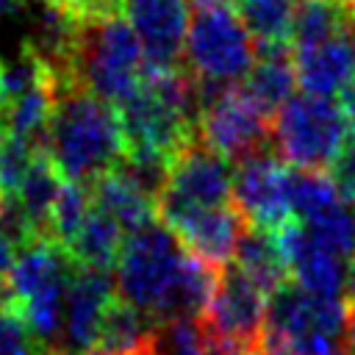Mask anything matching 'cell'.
<instances>
[{
  "instance_id": "cell-1",
  "label": "cell",
  "mask_w": 355,
  "mask_h": 355,
  "mask_svg": "<svg viewBox=\"0 0 355 355\" xmlns=\"http://www.w3.org/2000/svg\"><path fill=\"white\" fill-rule=\"evenodd\" d=\"M42 150L61 180L92 186L125 158V133L116 105L100 100L72 78H55Z\"/></svg>"
},
{
  "instance_id": "cell-2",
  "label": "cell",
  "mask_w": 355,
  "mask_h": 355,
  "mask_svg": "<svg viewBox=\"0 0 355 355\" xmlns=\"http://www.w3.org/2000/svg\"><path fill=\"white\" fill-rule=\"evenodd\" d=\"M347 311L344 297H316L286 283L266 300L258 349L261 355H338Z\"/></svg>"
},
{
  "instance_id": "cell-3",
  "label": "cell",
  "mask_w": 355,
  "mask_h": 355,
  "mask_svg": "<svg viewBox=\"0 0 355 355\" xmlns=\"http://www.w3.org/2000/svg\"><path fill=\"white\" fill-rule=\"evenodd\" d=\"M72 78L111 105L130 100L144 78V55L122 11L78 19Z\"/></svg>"
},
{
  "instance_id": "cell-4",
  "label": "cell",
  "mask_w": 355,
  "mask_h": 355,
  "mask_svg": "<svg viewBox=\"0 0 355 355\" xmlns=\"http://www.w3.org/2000/svg\"><path fill=\"white\" fill-rule=\"evenodd\" d=\"M255 53L258 44L233 8L216 3L194 11L186 31L183 67L197 83V97L241 83L255 61Z\"/></svg>"
},
{
  "instance_id": "cell-5",
  "label": "cell",
  "mask_w": 355,
  "mask_h": 355,
  "mask_svg": "<svg viewBox=\"0 0 355 355\" xmlns=\"http://www.w3.org/2000/svg\"><path fill=\"white\" fill-rule=\"evenodd\" d=\"M183 258H186L183 244L158 219L125 233L114 266L116 269L114 288L119 300L136 308L139 313H144L155 324L161 319L166 294L180 272Z\"/></svg>"
},
{
  "instance_id": "cell-6",
  "label": "cell",
  "mask_w": 355,
  "mask_h": 355,
  "mask_svg": "<svg viewBox=\"0 0 355 355\" xmlns=\"http://www.w3.org/2000/svg\"><path fill=\"white\" fill-rule=\"evenodd\" d=\"M347 116L330 97L294 94L272 116V144L297 169H324L347 141Z\"/></svg>"
},
{
  "instance_id": "cell-7",
  "label": "cell",
  "mask_w": 355,
  "mask_h": 355,
  "mask_svg": "<svg viewBox=\"0 0 355 355\" xmlns=\"http://www.w3.org/2000/svg\"><path fill=\"white\" fill-rule=\"evenodd\" d=\"M230 197L233 164H227V158L208 150L205 144L194 141L169 161L164 189L155 197V216L161 225L172 227L194 211L230 205Z\"/></svg>"
},
{
  "instance_id": "cell-8",
  "label": "cell",
  "mask_w": 355,
  "mask_h": 355,
  "mask_svg": "<svg viewBox=\"0 0 355 355\" xmlns=\"http://www.w3.org/2000/svg\"><path fill=\"white\" fill-rule=\"evenodd\" d=\"M272 139V116L263 114L250 94L236 86H222L200 97L197 141L227 161H241L266 150Z\"/></svg>"
},
{
  "instance_id": "cell-9",
  "label": "cell",
  "mask_w": 355,
  "mask_h": 355,
  "mask_svg": "<svg viewBox=\"0 0 355 355\" xmlns=\"http://www.w3.org/2000/svg\"><path fill=\"white\" fill-rule=\"evenodd\" d=\"M233 205L252 227L280 230L291 222L288 211V166L269 147L233 166Z\"/></svg>"
},
{
  "instance_id": "cell-10",
  "label": "cell",
  "mask_w": 355,
  "mask_h": 355,
  "mask_svg": "<svg viewBox=\"0 0 355 355\" xmlns=\"http://www.w3.org/2000/svg\"><path fill=\"white\" fill-rule=\"evenodd\" d=\"M122 17L139 39L144 69L183 67L189 0H122Z\"/></svg>"
},
{
  "instance_id": "cell-11",
  "label": "cell",
  "mask_w": 355,
  "mask_h": 355,
  "mask_svg": "<svg viewBox=\"0 0 355 355\" xmlns=\"http://www.w3.org/2000/svg\"><path fill=\"white\" fill-rule=\"evenodd\" d=\"M269 294L255 286L236 266H225L216 275V288L205 308V322L214 333L247 344H258Z\"/></svg>"
},
{
  "instance_id": "cell-12",
  "label": "cell",
  "mask_w": 355,
  "mask_h": 355,
  "mask_svg": "<svg viewBox=\"0 0 355 355\" xmlns=\"http://www.w3.org/2000/svg\"><path fill=\"white\" fill-rule=\"evenodd\" d=\"M277 233V244L294 286L316 297H344V258L327 250L305 225L286 222Z\"/></svg>"
},
{
  "instance_id": "cell-13",
  "label": "cell",
  "mask_w": 355,
  "mask_h": 355,
  "mask_svg": "<svg viewBox=\"0 0 355 355\" xmlns=\"http://www.w3.org/2000/svg\"><path fill=\"white\" fill-rule=\"evenodd\" d=\"M114 300V280L108 272L75 266L67 297H64V324L55 352H92L105 308Z\"/></svg>"
},
{
  "instance_id": "cell-14",
  "label": "cell",
  "mask_w": 355,
  "mask_h": 355,
  "mask_svg": "<svg viewBox=\"0 0 355 355\" xmlns=\"http://www.w3.org/2000/svg\"><path fill=\"white\" fill-rule=\"evenodd\" d=\"M244 227H247L244 216L230 202V205L194 211L183 216L178 225H172L169 230L178 236V241L189 255L200 258L214 269H225L233 261V252L239 247Z\"/></svg>"
},
{
  "instance_id": "cell-15",
  "label": "cell",
  "mask_w": 355,
  "mask_h": 355,
  "mask_svg": "<svg viewBox=\"0 0 355 355\" xmlns=\"http://www.w3.org/2000/svg\"><path fill=\"white\" fill-rule=\"evenodd\" d=\"M291 61L297 83L305 94L333 97L341 94V89L355 78V55L347 33L327 42L294 47Z\"/></svg>"
},
{
  "instance_id": "cell-16",
  "label": "cell",
  "mask_w": 355,
  "mask_h": 355,
  "mask_svg": "<svg viewBox=\"0 0 355 355\" xmlns=\"http://www.w3.org/2000/svg\"><path fill=\"white\" fill-rule=\"evenodd\" d=\"M89 191H92V205L105 216H111L125 233L158 219L155 200L122 166H114L111 172L100 175L89 186Z\"/></svg>"
},
{
  "instance_id": "cell-17",
  "label": "cell",
  "mask_w": 355,
  "mask_h": 355,
  "mask_svg": "<svg viewBox=\"0 0 355 355\" xmlns=\"http://www.w3.org/2000/svg\"><path fill=\"white\" fill-rule=\"evenodd\" d=\"M297 75L294 61L288 53V44H266L258 47L255 61L241 80V89L250 94V100L269 116H275L291 97H294Z\"/></svg>"
},
{
  "instance_id": "cell-18",
  "label": "cell",
  "mask_w": 355,
  "mask_h": 355,
  "mask_svg": "<svg viewBox=\"0 0 355 355\" xmlns=\"http://www.w3.org/2000/svg\"><path fill=\"white\" fill-rule=\"evenodd\" d=\"M233 266L241 275H247L255 286H261L266 294L286 286V277H288V269L277 244V233L266 227H252V225L244 227L239 247L233 252Z\"/></svg>"
},
{
  "instance_id": "cell-19",
  "label": "cell",
  "mask_w": 355,
  "mask_h": 355,
  "mask_svg": "<svg viewBox=\"0 0 355 355\" xmlns=\"http://www.w3.org/2000/svg\"><path fill=\"white\" fill-rule=\"evenodd\" d=\"M153 341V322L122 302L119 297L111 300V305L103 313L97 338L92 352L94 355H147Z\"/></svg>"
},
{
  "instance_id": "cell-20",
  "label": "cell",
  "mask_w": 355,
  "mask_h": 355,
  "mask_svg": "<svg viewBox=\"0 0 355 355\" xmlns=\"http://www.w3.org/2000/svg\"><path fill=\"white\" fill-rule=\"evenodd\" d=\"M122 241H125V230L111 216H105L103 211H97L92 205L89 216L83 219V225L78 227V233L72 236V241L64 250L75 266L108 272L111 266H116Z\"/></svg>"
},
{
  "instance_id": "cell-21",
  "label": "cell",
  "mask_w": 355,
  "mask_h": 355,
  "mask_svg": "<svg viewBox=\"0 0 355 355\" xmlns=\"http://www.w3.org/2000/svg\"><path fill=\"white\" fill-rule=\"evenodd\" d=\"M61 186H64L61 175L55 172L53 161L47 158V153H44L42 144H39V150H36V155H33V161H31L25 178H22L19 189H17V194H14V200H17L19 211H22V216L28 219V225H31V230H33L36 236H44V239H47L50 211H53V202H55Z\"/></svg>"
},
{
  "instance_id": "cell-22",
  "label": "cell",
  "mask_w": 355,
  "mask_h": 355,
  "mask_svg": "<svg viewBox=\"0 0 355 355\" xmlns=\"http://www.w3.org/2000/svg\"><path fill=\"white\" fill-rule=\"evenodd\" d=\"M216 269L202 263L200 258L189 255L183 258L180 263V272L166 294V302H164V311H161V319H172V316H205V308L211 302V294L216 288Z\"/></svg>"
},
{
  "instance_id": "cell-23",
  "label": "cell",
  "mask_w": 355,
  "mask_h": 355,
  "mask_svg": "<svg viewBox=\"0 0 355 355\" xmlns=\"http://www.w3.org/2000/svg\"><path fill=\"white\" fill-rule=\"evenodd\" d=\"M352 22V14L341 0H300L291 22V44L305 47L344 36Z\"/></svg>"
},
{
  "instance_id": "cell-24",
  "label": "cell",
  "mask_w": 355,
  "mask_h": 355,
  "mask_svg": "<svg viewBox=\"0 0 355 355\" xmlns=\"http://www.w3.org/2000/svg\"><path fill=\"white\" fill-rule=\"evenodd\" d=\"M341 205V197L330 180V175L319 169H288V211L300 225H308Z\"/></svg>"
},
{
  "instance_id": "cell-25",
  "label": "cell",
  "mask_w": 355,
  "mask_h": 355,
  "mask_svg": "<svg viewBox=\"0 0 355 355\" xmlns=\"http://www.w3.org/2000/svg\"><path fill=\"white\" fill-rule=\"evenodd\" d=\"M53 97H55V78L25 92L19 100H14L6 111V133L25 139L31 144H42L47 122H50V111H53Z\"/></svg>"
},
{
  "instance_id": "cell-26",
  "label": "cell",
  "mask_w": 355,
  "mask_h": 355,
  "mask_svg": "<svg viewBox=\"0 0 355 355\" xmlns=\"http://www.w3.org/2000/svg\"><path fill=\"white\" fill-rule=\"evenodd\" d=\"M92 211V191L83 183H67L61 186L53 211H50V222H47V239L55 241L58 247H67L72 241V236L78 233V227L83 225V219Z\"/></svg>"
},
{
  "instance_id": "cell-27",
  "label": "cell",
  "mask_w": 355,
  "mask_h": 355,
  "mask_svg": "<svg viewBox=\"0 0 355 355\" xmlns=\"http://www.w3.org/2000/svg\"><path fill=\"white\" fill-rule=\"evenodd\" d=\"M36 150H39V144H31L11 133L3 136V141H0V200H8L17 194Z\"/></svg>"
},
{
  "instance_id": "cell-28",
  "label": "cell",
  "mask_w": 355,
  "mask_h": 355,
  "mask_svg": "<svg viewBox=\"0 0 355 355\" xmlns=\"http://www.w3.org/2000/svg\"><path fill=\"white\" fill-rule=\"evenodd\" d=\"M0 355H50L11 305H0Z\"/></svg>"
},
{
  "instance_id": "cell-29",
  "label": "cell",
  "mask_w": 355,
  "mask_h": 355,
  "mask_svg": "<svg viewBox=\"0 0 355 355\" xmlns=\"http://www.w3.org/2000/svg\"><path fill=\"white\" fill-rule=\"evenodd\" d=\"M330 180L341 197V202L355 208V139H347L338 155L330 164Z\"/></svg>"
},
{
  "instance_id": "cell-30",
  "label": "cell",
  "mask_w": 355,
  "mask_h": 355,
  "mask_svg": "<svg viewBox=\"0 0 355 355\" xmlns=\"http://www.w3.org/2000/svg\"><path fill=\"white\" fill-rule=\"evenodd\" d=\"M47 3L64 8L75 19H92V17L122 11V0H47Z\"/></svg>"
},
{
  "instance_id": "cell-31",
  "label": "cell",
  "mask_w": 355,
  "mask_h": 355,
  "mask_svg": "<svg viewBox=\"0 0 355 355\" xmlns=\"http://www.w3.org/2000/svg\"><path fill=\"white\" fill-rule=\"evenodd\" d=\"M17 244H11L6 236H0V288L6 286V280H8V275H11V266H14V261H17Z\"/></svg>"
},
{
  "instance_id": "cell-32",
  "label": "cell",
  "mask_w": 355,
  "mask_h": 355,
  "mask_svg": "<svg viewBox=\"0 0 355 355\" xmlns=\"http://www.w3.org/2000/svg\"><path fill=\"white\" fill-rule=\"evenodd\" d=\"M338 105H341V111H344V116H347V125L355 130V78L341 89Z\"/></svg>"
},
{
  "instance_id": "cell-33",
  "label": "cell",
  "mask_w": 355,
  "mask_h": 355,
  "mask_svg": "<svg viewBox=\"0 0 355 355\" xmlns=\"http://www.w3.org/2000/svg\"><path fill=\"white\" fill-rule=\"evenodd\" d=\"M344 297H347V305H355V255L344 269Z\"/></svg>"
},
{
  "instance_id": "cell-34",
  "label": "cell",
  "mask_w": 355,
  "mask_h": 355,
  "mask_svg": "<svg viewBox=\"0 0 355 355\" xmlns=\"http://www.w3.org/2000/svg\"><path fill=\"white\" fill-rule=\"evenodd\" d=\"M344 341H347L349 352L355 355V305H349V311H347V333H344Z\"/></svg>"
},
{
  "instance_id": "cell-35",
  "label": "cell",
  "mask_w": 355,
  "mask_h": 355,
  "mask_svg": "<svg viewBox=\"0 0 355 355\" xmlns=\"http://www.w3.org/2000/svg\"><path fill=\"white\" fill-rule=\"evenodd\" d=\"M31 6V0H0V14H19Z\"/></svg>"
},
{
  "instance_id": "cell-36",
  "label": "cell",
  "mask_w": 355,
  "mask_h": 355,
  "mask_svg": "<svg viewBox=\"0 0 355 355\" xmlns=\"http://www.w3.org/2000/svg\"><path fill=\"white\" fill-rule=\"evenodd\" d=\"M191 3H197V8H200V6H216V3H222V0H191Z\"/></svg>"
},
{
  "instance_id": "cell-37",
  "label": "cell",
  "mask_w": 355,
  "mask_h": 355,
  "mask_svg": "<svg viewBox=\"0 0 355 355\" xmlns=\"http://www.w3.org/2000/svg\"><path fill=\"white\" fill-rule=\"evenodd\" d=\"M341 3H344V6H347V11L355 17V0H341Z\"/></svg>"
},
{
  "instance_id": "cell-38",
  "label": "cell",
  "mask_w": 355,
  "mask_h": 355,
  "mask_svg": "<svg viewBox=\"0 0 355 355\" xmlns=\"http://www.w3.org/2000/svg\"><path fill=\"white\" fill-rule=\"evenodd\" d=\"M3 136H6V119H3V111H0V141H3Z\"/></svg>"
},
{
  "instance_id": "cell-39",
  "label": "cell",
  "mask_w": 355,
  "mask_h": 355,
  "mask_svg": "<svg viewBox=\"0 0 355 355\" xmlns=\"http://www.w3.org/2000/svg\"><path fill=\"white\" fill-rule=\"evenodd\" d=\"M55 355H94V352H55Z\"/></svg>"
},
{
  "instance_id": "cell-40",
  "label": "cell",
  "mask_w": 355,
  "mask_h": 355,
  "mask_svg": "<svg viewBox=\"0 0 355 355\" xmlns=\"http://www.w3.org/2000/svg\"><path fill=\"white\" fill-rule=\"evenodd\" d=\"M147 355H155V352H153V349H150V352H147Z\"/></svg>"
},
{
  "instance_id": "cell-41",
  "label": "cell",
  "mask_w": 355,
  "mask_h": 355,
  "mask_svg": "<svg viewBox=\"0 0 355 355\" xmlns=\"http://www.w3.org/2000/svg\"><path fill=\"white\" fill-rule=\"evenodd\" d=\"M338 355H344V352H338ZM349 355H352V352H349Z\"/></svg>"
}]
</instances>
